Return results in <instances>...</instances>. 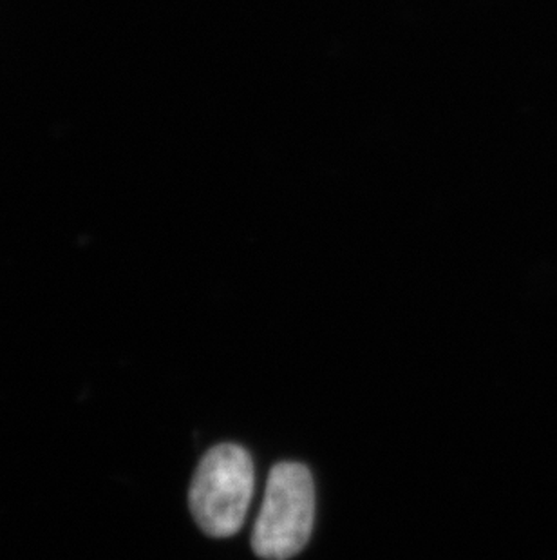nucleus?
<instances>
[{
	"label": "nucleus",
	"instance_id": "nucleus-1",
	"mask_svg": "<svg viewBox=\"0 0 557 560\" xmlns=\"http://www.w3.org/2000/svg\"><path fill=\"white\" fill-rule=\"evenodd\" d=\"M253 482V460L242 446L223 443L209 450L190 485V512L198 526L216 539L236 535L247 521Z\"/></svg>",
	"mask_w": 557,
	"mask_h": 560
},
{
	"label": "nucleus",
	"instance_id": "nucleus-2",
	"mask_svg": "<svg viewBox=\"0 0 557 560\" xmlns=\"http://www.w3.org/2000/svg\"><path fill=\"white\" fill-rule=\"evenodd\" d=\"M316 521V485L300 463H277L270 471L263 506L253 526L259 559L288 560L305 550Z\"/></svg>",
	"mask_w": 557,
	"mask_h": 560
}]
</instances>
